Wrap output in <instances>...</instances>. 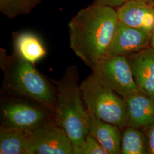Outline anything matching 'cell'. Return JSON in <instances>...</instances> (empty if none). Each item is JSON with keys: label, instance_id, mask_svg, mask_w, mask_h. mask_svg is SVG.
I'll use <instances>...</instances> for the list:
<instances>
[{"label": "cell", "instance_id": "obj_1", "mask_svg": "<svg viewBox=\"0 0 154 154\" xmlns=\"http://www.w3.org/2000/svg\"><path fill=\"white\" fill-rule=\"evenodd\" d=\"M119 23L115 8L88 6L78 11L69 23L70 47L91 69L107 57Z\"/></svg>", "mask_w": 154, "mask_h": 154}, {"label": "cell", "instance_id": "obj_2", "mask_svg": "<svg viewBox=\"0 0 154 154\" xmlns=\"http://www.w3.org/2000/svg\"><path fill=\"white\" fill-rule=\"evenodd\" d=\"M77 67L66 68L60 79L53 80L56 91L53 121L70 139L73 154H81L88 134V111L79 88Z\"/></svg>", "mask_w": 154, "mask_h": 154}, {"label": "cell", "instance_id": "obj_3", "mask_svg": "<svg viewBox=\"0 0 154 154\" xmlns=\"http://www.w3.org/2000/svg\"><path fill=\"white\" fill-rule=\"evenodd\" d=\"M5 64L8 88L54 112L55 89L39 73L34 65L22 60L14 54L7 57Z\"/></svg>", "mask_w": 154, "mask_h": 154}, {"label": "cell", "instance_id": "obj_4", "mask_svg": "<svg viewBox=\"0 0 154 154\" xmlns=\"http://www.w3.org/2000/svg\"><path fill=\"white\" fill-rule=\"evenodd\" d=\"M79 88L88 112L121 129L127 127L126 103L119 95L101 84L93 74Z\"/></svg>", "mask_w": 154, "mask_h": 154}, {"label": "cell", "instance_id": "obj_5", "mask_svg": "<svg viewBox=\"0 0 154 154\" xmlns=\"http://www.w3.org/2000/svg\"><path fill=\"white\" fill-rule=\"evenodd\" d=\"M93 75L101 84L123 99L139 91L131 67L126 56L106 57L91 68Z\"/></svg>", "mask_w": 154, "mask_h": 154}, {"label": "cell", "instance_id": "obj_6", "mask_svg": "<svg viewBox=\"0 0 154 154\" xmlns=\"http://www.w3.org/2000/svg\"><path fill=\"white\" fill-rule=\"evenodd\" d=\"M3 125L25 133L32 132L53 120L44 109L22 101H13L2 107Z\"/></svg>", "mask_w": 154, "mask_h": 154}, {"label": "cell", "instance_id": "obj_7", "mask_svg": "<svg viewBox=\"0 0 154 154\" xmlns=\"http://www.w3.org/2000/svg\"><path fill=\"white\" fill-rule=\"evenodd\" d=\"M26 134L30 142V154H74L70 139L53 120Z\"/></svg>", "mask_w": 154, "mask_h": 154}, {"label": "cell", "instance_id": "obj_8", "mask_svg": "<svg viewBox=\"0 0 154 154\" xmlns=\"http://www.w3.org/2000/svg\"><path fill=\"white\" fill-rule=\"evenodd\" d=\"M149 33L127 26L119 21L107 57L127 56L137 53L149 46Z\"/></svg>", "mask_w": 154, "mask_h": 154}, {"label": "cell", "instance_id": "obj_9", "mask_svg": "<svg viewBox=\"0 0 154 154\" xmlns=\"http://www.w3.org/2000/svg\"><path fill=\"white\" fill-rule=\"evenodd\" d=\"M139 91L154 99V51L149 46L126 56Z\"/></svg>", "mask_w": 154, "mask_h": 154}, {"label": "cell", "instance_id": "obj_10", "mask_svg": "<svg viewBox=\"0 0 154 154\" xmlns=\"http://www.w3.org/2000/svg\"><path fill=\"white\" fill-rule=\"evenodd\" d=\"M119 21L151 34L154 29V7L143 1L128 0L116 9Z\"/></svg>", "mask_w": 154, "mask_h": 154}, {"label": "cell", "instance_id": "obj_11", "mask_svg": "<svg viewBox=\"0 0 154 154\" xmlns=\"http://www.w3.org/2000/svg\"><path fill=\"white\" fill-rule=\"evenodd\" d=\"M127 106V126L139 129L154 121V99L137 91L124 98Z\"/></svg>", "mask_w": 154, "mask_h": 154}, {"label": "cell", "instance_id": "obj_12", "mask_svg": "<svg viewBox=\"0 0 154 154\" xmlns=\"http://www.w3.org/2000/svg\"><path fill=\"white\" fill-rule=\"evenodd\" d=\"M88 134L99 142L107 154H121V128L99 119L88 111Z\"/></svg>", "mask_w": 154, "mask_h": 154}, {"label": "cell", "instance_id": "obj_13", "mask_svg": "<svg viewBox=\"0 0 154 154\" xmlns=\"http://www.w3.org/2000/svg\"><path fill=\"white\" fill-rule=\"evenodd\" d=\"M14 54L33 65L46 55V50L41 39L31 32H14L12 34Z\"/></svg>", "mask_w": 154, "mask_h": 154}, {"label": "cell", "instance_id": "obj_14", "mask_svg": "<svg viewBox=\"0 0 154 154\" xmlns=\"http://www.w3.org/2000/svg\"><path fill=\"white\" fill-rule=\"evenodd\" d=\"M30 146L28 134L14 128L1 126L0 154H30Z\"/></svg>", "mask_w": 154, "mask_h": 154}, {"label": "cell", "instance_id": "obj_15", "mask_svg": "<svg viewBox=\"0 0 154 154\" xmlns=\"http://www.w3.org/2000/svg\"><path fill=\"white\" fill-rule=\"evenodd\" d=\"M121 154H149L146 136L142 129L127 126L122 134Z\"/></svg>", "mask_w": 154, "mask_h": 154}, {"label": "cell", "instance_id": "obj_16", "mask_svg": "<svg viewBox=\"0 0 154 154\" xmlns=\"http://www.w3.org/2000/svg\"><path fill=\"white\" fill-rule=\"evenodd\" d=\"M42 0H0V11L7 18L29 13Z\"/></svg>", "mask_w": 154, "mask_h": 154}, {"label": "cell", "instance_id": "obj_17", "mask_svg": "<svg viewBox=\"0 0 154 154\" xmlns=\"http://www.w3.org/2000/svg\"><path fill=\"white\" fill-rule=\"evenodd\" d=\"M81 154H107V152L93 136L88 134Z\"/></svg>", "mask_w": 154, "mask_h": 154}, {"label": "cell", "instance_id": "obj_18", "mask_svg": "<svg viewBox=\"0 0 154 154\" xmlns=\"http://www.w3.org/2000/svg\"><path fill=\"white\" fill-rule=\"evenodd\" d=\"M142 130L147 138L149 154H154V121Z\"/></svg>", "mask_w": 154, "mask_h": 154}, {"label": "cell", "instance_id": "obj_19", "mask_svg": "<svg viewBox=\"0 0 154 154\" xmlns=\"http://www.w3.org/2000/svg\"><path fill=\"white\" fill-rule=\"evenodd\" d=\"M127 1L128 0H94L93 4L97 5L107 6L116 9Z\"/></svg>", "mask_w": 154, "mask_h": 154}, {"label": "cell", "instance_id": "obj_20", "mask_svg": "<svg viewBox=\"0 0 154 154\" xmlns=\"http://www.w3.org/2000/svg\"><path fill=\"white\" fill-rule=\"evenodd\" d=\"M149 46L154 51V29L150 34V40H149Z\"/></svg>", "mask_w": 154, "mask_h": 154}, {"label": "cell", "instance_id": "obj_21", "mask_svg": "<svg viewBox=\"0 0 154 154\" xmlns=\"http://www.w3.org/2000/svg\"><path fill=\"white\" fill-rule=\"evenodd\" d=\"M135 1H143V2H147L149 3L151 0H135Z\"/></svg>", "mask_w": 154, "mask_h": 154}, {"label": "cell", "instance_id": "obj_22", "mask_svg": "<svg viewBox=\"0 0 154 154\" xmlns=\"http://www.w3.org/2000/svg\"><path fill=\"white\" fill-rule=\"evenodd\" d=\"M149 4H150L151 5L153 6L154 7V0H151L149 2Z\"/></svg>", "mask_w": 154, "mask_h": 154}]
</instances>
